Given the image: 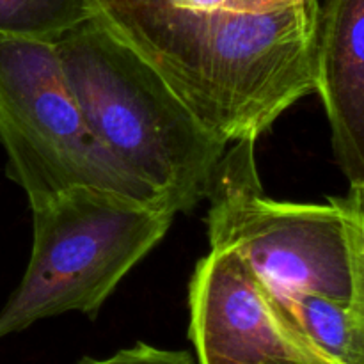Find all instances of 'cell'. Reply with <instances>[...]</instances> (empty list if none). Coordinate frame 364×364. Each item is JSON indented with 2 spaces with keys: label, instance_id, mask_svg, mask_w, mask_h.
Wrapping results in <instances>:
<instances>
[{
  "label": "cell",
  "instance_id": "obj_1",
  "mask_svg": "<svg viewBox=\"0 0 364 364\" xmlns=\"http://www.w3.org/2000/svg\"><path fill=\"white\" fill-rule=\"evenodd\" d=\"M203 127L258 141L316 91L320 0H96Z\"/></svg>",
  "mask_w": 364,
  "mask_h": 364
},
{
  "label": "cell",
  "instance_id": "obj_2",
  "mask_svg": "<svg viewBox=\"0 0 364 364\" xmlns=\"http://www.w3.org/2000/svg\"><path fill=\"white\" fill-rule=\"evenodd\" d=\"M66 80L107 155L169 212L208 198L228 146L100 14L55 43Z\"/></svg>",
  "mask_w": 364,
  "mask_h": 364
},
{
  "label": "cell",
  "instance_id": "obj_3",
  "mask_svg": "<svg viewBox=\"0 0 364 364\" xmlns=\"http://www.w3.org/2000/svg\"><path fill=\"white\" fill-rule=\"evenodd\" d=\"M32 219L31 259L0 311V340L64 313L96 318L124 276L166 237L174 213L80 187L34 206Z\"/></svg>",
  "mask_w": 364,
  "mask_h": 364
},
{
  "label": "cell",
  "instance_id": "obj_4",
  "mask_svg": "<svg viewBox=\"0 0 364 364\" xmlns=\"http://www.w3.org/2000/svg\"><path fill=\"white\" fill-rule=\"evenodd\" d=\"M0 144L31 208L80 187L166 208L98 144L53 43L0 34Z\"/></svg>",
  "mask_w": 364,
  "mask_h": 364
},
{
  "label": "cell",
  "instance_id": "obj_5",
  "mask_svg": "<svg viewBox=\"0 0 364 364\" xmlns=\"http://www.w3.org/2000/svg\"><path fill=\"white\" fill-rule=\"evenodd\" d=\"M256 141L228 146L208 192L212 249L233 251L276 299H350V259L340 210L270 199L256 169Z\"/></svg>",
  "mask_w": 364,
  "mask_h": 364
},
{
  "label": "cell",
  "instance_id": "obj_6",
  "mask_svg": "<svg viewBox=\"0 0 364 364\" xmlns=\"http://www.w3.org/2000/svg\"><path fill=\"white\" fill-rule=\"evenodd\" d=\"M188 311L198 364H336L233 251L210 249L198 263Z\"/></svg>",
  "mask_w": 364,
  "mask_h": 364
},
{
  "label": "cell",
  "instance_id": "obj_7",
  "mask_svg": "<svg viewBox=\"0 0 364 364\" xmlns=\"http://www.w3.org/2000/svg\"><path fill=\"white\" fill-rule=\"evenodd\" d=\"M315 92L341 173L350 185H364V0L320 6Z\"/></svg>",
  "mask_w": 364,
  "mask_h": 364
},
{
  "label": "cell",
  "instance_id": "obj_8",
  "mask_svg": "<svg viewBox=\"0 0 364 364\" xmlns=\"http://www.w3.org/2000/svg\"><path fill=\"white\" fill-rule=\"evenodd\" d=\"M302 333L336 364H364V345L348 302L318 294L277 299Z\"/></svg>",
  "mask_w": 364,
  "mask_h": 364
},
{
  "label": "cell",
  "instance_id": "obj_9",
  "mask_svg": "<svg viewBox=\"0 0 364 364\" xmlns=\"http://www.w3.org/2000/svg\"><path fill=\"white\" fill-rule=\"evenodd\" d=\"M96 14V0H0V34L55 43Z\"/></svg>",
  "mask_w": 364,
  "mask_h": 364
},
{
  "label": "cell",
  "instance_id": "obj_10",
  "mask_svg": "<svg viewBox=\"0 0 364 364\" xmlns=\"http://www.w3.org/2000/svg\"><path fill=\"white\" fill-rule=\"evenodd\" d=\"M340 210L347 233L350 259V299L348 308L364 345V185H350L347 196L331 198Z\"/></svg>",
  "mask_w": 364,
  "mask_h": 364
},
{
  "label": "cell",
  "instance_id": "obj_11",
  "mask_svg": "<svg viewBox=\"0 0 364 364\" xmlns=\"http://www.w3.org/2000/svg\"><path fill=\"white\" fill-rule=\"evenodd\" d=\"M75 364H198V361L185 350H167L148 343H135L109 358H84Z\"/></svg>",
  "mask_w": 364,
  "mask_h": 364
},
{
  "label": "cell",
  "instance_id": "obj_12",
  "mask_svg": "<svg viewBox=\"0 0 364 364\" xmlns=\"http://www.w3.org/2000/svg\"><path fill=\"white\" fill-rule=\"evenodd\" d=\"M274 364H297V363H274Z\"/></svg>",
  "mask_w": 364,
  "mask_h": 364
}]
</instances>
